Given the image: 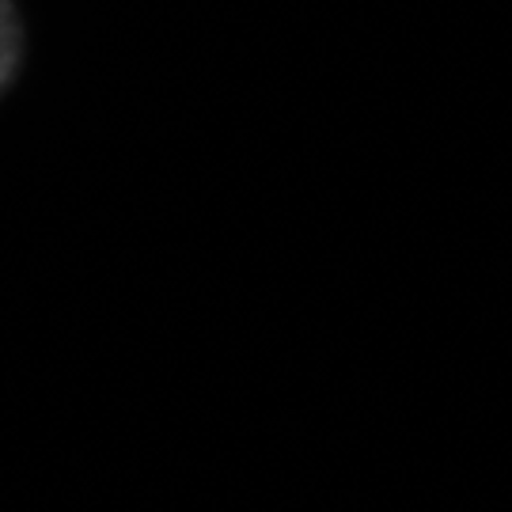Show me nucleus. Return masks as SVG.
<instances>
[{
  "label": "nucleus",
  "instance_id": "1",
  "mask_svg": "<svg viewBox=\"0 0 512 512\" xmlns=\"http://www.w3.org/2000/svg\"><path fill=\"white\" fill-rule=\"evenodd\" d=\"M27 61V27L16 0H0V99H8Z\"/></svg>",
  "mask_w": 512,
  "mask_h": 512
}]
</instances>
